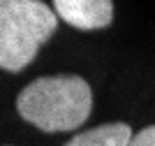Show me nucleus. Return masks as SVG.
Instances as JSON below:
<instances>
[{
	"label": "nucleus",
	"instance_id": "f257e3e1",
	"mask_svg": "<svg viewBox=\"0 0 155 146\" xmlns=\"http://www.w3.org/2000/svg\"><path fill=\"white\" fill-rule=\"evenodd\" d=\"M91 109V86L74 74L39 76L16 97L19 116L42 132H72L88 121Z\"/></svg>",
	"mask_w": 155,
	"mask_h": 146
},
{
	"label": "nucleus",
	"instance_id": "f03ea898",
	"mask_svg": "<svg viewBox=\"0 0 155 146\" xmlns=\"http://www.w3.org/2000/svg\"><path fill=\"white\" fill-rule=\"evenodd\" d=\"M58 28V14L37 0H0V70L21 72Z\"/></svg>",
	"mask_w": 155,
	"mask_h": 146
},
{
	"label": "nucleus",
	"instance_id": "7ed1b4c3",
	"mask_svg": "<svg viewBox=\"0 0 155 146\" xmlns=\"http://www.w3.org/2000/svg\"><path fill=\"white\" fill-rule=\"evenodd\" d=\"M56 14L79 30H102L114 19L111 0H56Z\"/></svg>",
	"mask_w": 155,
	"mask_h": 146
},
{
	"label": "nucleus",
	"instance_id": "20e7f679",
	"mask_svg": "<svg viewBox=\"0 0 155 146\" xmlns=\"http://www.w3.org/2000/svg\"><path fill=\"white\" fill-rule=\"evenodd\" d=\"M132 137L134 134L127 123H104L72 137L65 146H130Z\"/></svg>",
	"mask_w": 155,
	"mask_h": 146
},
{
	"label": "nucleus",
	"instance_id": "39448f33",
	"mask_svg": "<svg viewBox=\"0 0 155 146\" xmlns=\"http://www.w3.org/2000/svg\"><path fill=\"white\" fill-rule=\"evenodd\" d=\"M130 146H155V125H148L141 132H137L130 141Z\"/></svg>",
	"mask_w": 155,
	"mask_h": 146
}]
</instances>
